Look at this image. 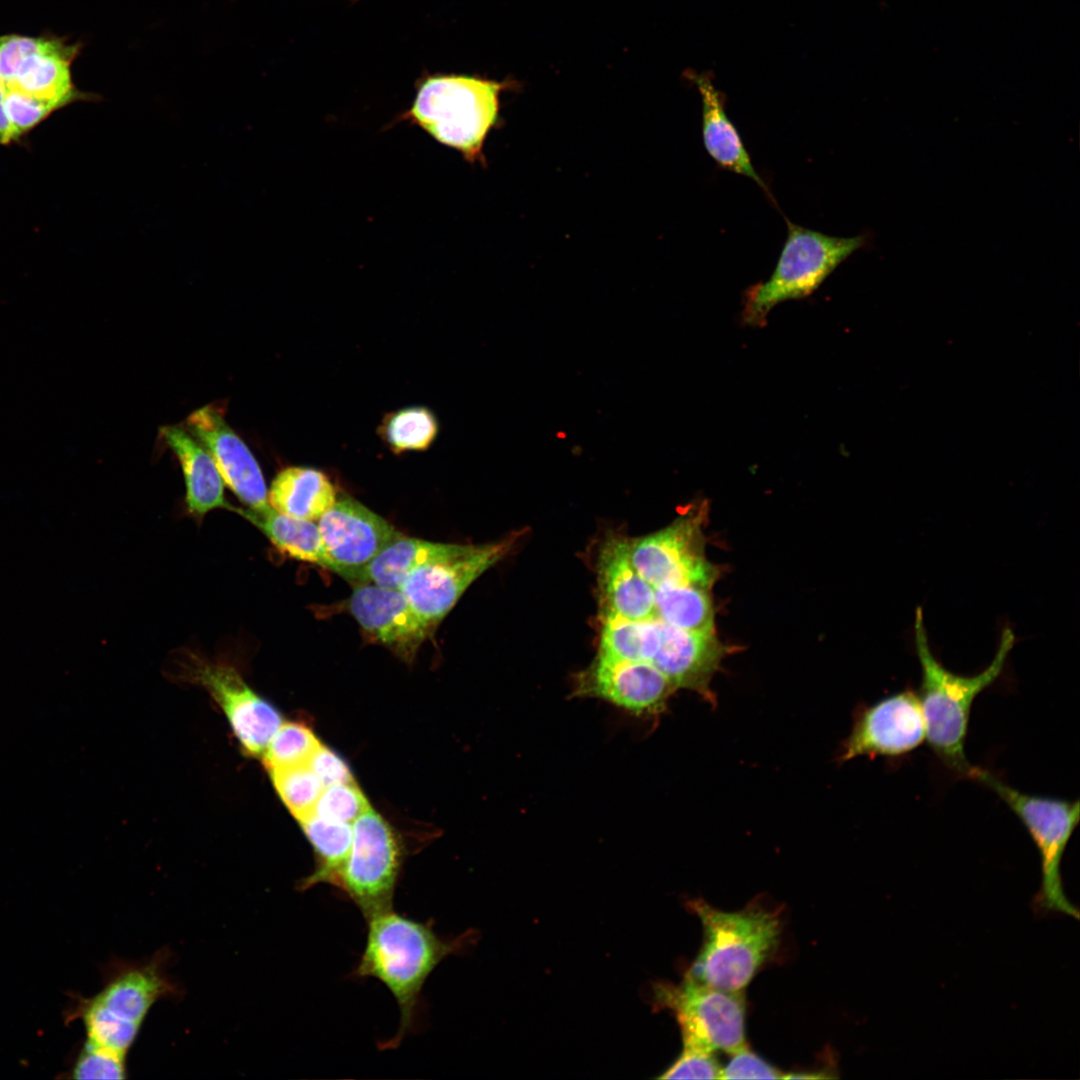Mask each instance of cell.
Returning a JSON list of instances; mask_svg holds the SVG:
<instances>
[{
    "label": "cell",
    "mask_w": 1080,
    "mask_h": 1080,
    "mask_svg": "<svg viewBox=\"0 0 1080 1080\" xmlns=\"http://www.w3.org/2000/svg\"><path fill=\"white\" fill-rule=\"evenodd\" d=\"M82 41L53 32L0 35V144H21L56 112L101 96L81 90L73 65Z\"/></svg>",
    "instance_id": "cell-1"
},
{
    "label": "cell",
    "mask_w": 1080,
    "mask_h": 1080,
    "mask_svg": "<svg viewBox=\"0 0 1080 1080\" xmlns=\"http://www.w3.org/2000/svg\"><path fill=\"white\" fill-rule=\"evenodd\" d=\"M366 920V943L353 974L379 980L394 996L400 1011L399 1029L383 1046L395 1048L413 1024L419 995L429 975L442 960L460 951L471 936L443 939L431 922L413 920L393 908Z\"/></svg>",
    "instance_id": "cell-2"
},
{
    "label": "cell",
    "mask_w": 1080,
    "mask_h": 1080,
    "mask_svg": "<svg viewBox=\"0 0 1080 1080\" xmlns=\"http://www.w3.org/2000/svg\"><path fill=\"white\" fill-rule=\"evenodd\" d=\"M1015 640L1013 631L1006 627L992 662L976 675H959L946 669L934 657L922 608L916 609L914 642L921 667L918 697L925 719L926 739L948 768L968 778L976 768L967 760L964 749L972 704L1000 676Z\"/></svg>",
    "instance_id": "cell-3"
},
{
    "label": "cell",
    "mask_w": 1080,
    "mask_h": 1080,
    "mask_svg": "<svg viewBox=\"0 0 1080 1080\" xmlns=\"http://www.w3.org/2000/svg\"><path fill=\"white\" fill-rule=\"evenodd\" d=\"M688 906L700 919L704 941L686 977L725 990H743L778 945L779 913L759 903L734 912L716 909L702 899Z\"/></svg>",
    "instance_id": "cell-4"
},
{
    "label": "cell",
    "mask_w": 1080,
    "mask_h": 1080,
    "mask_svg": "<svg viewBox=\"0 0 1080 1080\" xmlns=\"http://www.w3.org/2000/svg\"><path fill=\"white\" fill-rule=\"evenodd\" d=\"M503 84L468 75L436 74L417 86L411 107L399 116L471 164L484 162L483 146L499 114Z\"/></svg>",
    "instance_id": "cell-5"
},
{
    "label": "cell",
    "mask_w": 1080,
    "mask_h": 1080,
    "mask_svg": "<svg viewBox=\"0 0 1080 1080\" xmlns=\"http://www.w3.org/2000/svg\"><path fill=\"white\" fill-rule=\"evenodd\" d=\"M785 220L787 238L773 273L767 281L759 282L745 292L742 315L749 325H763L771 309L783 301L812 294L869 240L866 234L835 237Z\"/></svg>",
    "instance_id": "cell-6"
},
{
    "label": "cell",
    "mask_w": 1080,
    "mask_h": 1080,
    "mask_svg": "<svg viewBox=\"0 0 1080 1080\" xmlns=\"http://www.w3.org/2000/svg\"><path fill=\"white\" fill-rule=\"evenodd\" d=\"M972 779L989 787L1007 804L1036 844L1041 857L1042 904L1049 910L1078 918V910L1063 891L1060 864L1079 822V802L1023 793L978 767Z\"/></svg>",
    "instance_id": "cell-7"
},
{
    "label": "cell",
    "mask_w": 1080,
    "mask_h": 1080,
    "mask_svg": "<svg viewBox=\"0 0 1080 1080\" xmlns=\"http://www.w3.org/2000/svg\"><path fill=\"white\" fill-rule=\"evenodd\" d=\"M658 1001L675 1012L683 1043L730 1055L747 1046L743 990L731 991L688 977L679 986L659 985Z\"/></svg>",
    "instance_id": "cell-8"
},
{
    "label": "cell",
    "mask_w": 1080,
    "mask_h": 1080,
    "mask_svg": "<svg viewBox=\"0 0 1080 1080\" xmlns=\"http://www.w3.org/2000/svg\"><path fill=\"white\" fill-rule=\"evenodd\" d=\"M186 682L207 690L249 757L261 758L270 740L283 723L279 711L256 693L231 664L188 654L180 672Z\"/></svg>",
    "instance_id": "cell-9"
},
{
    "label": "cell",
    "mask_w": 1080,
    "mask_h": 1080,
    "mask_svg": "<svg viewBox=\"0 0 1080 1080\" xmlns=\"http://www.w3.org/2000/svg\"><path fill=\"white\" fill-rule=\"evenodd\" d=\"M352 824L351 849L339 888L367 918L393 908L401 848L391 826L372 808Z\"/></svg>",
    "instance_id": "cell-10"
},
{
    "label": "cell",
    "mask_w": 1080,
    "mask_h": 1080,
    "mask_svg": "<svg viewBox=\"0 0 1080 1080\" xmlns=\"http://www.w3.org/2000/svg\"><path fill=\"white\" fill-rule=\"evenodd\" d=\"M703 515V511L687 513L654 534L628 542L633 567L651 586L712 588L718 570L705 556Z\"/></svg>",
    "instance_id": "cell-11"
},
{
    "label": "cell",
    "mask_w": 1080,
    "mask_h": 1080,
    "mask_svg": "<svg viewBox=\"0 0 1080 1080\" xmlns=\"http://www.w3.org/2000/svg\"><path fill=\"white\" fill-rule=\"evenodd\" d=\"M519 536L511 534L488 544H466L454 555L418 567L400 590L418 615L434 627L477 578L509 554Z\"/></svg>",
    "instance_id": "cell-12"
},
{
    "label": "cell",
    "mask_w": 1080,
    "mask_h": 1080,
    "mask_svg": "<svg viewBox=\"0 0 1080 1080\" xmlns=\"http://www.w3.org/2000/svg\"><path fill=\"white\" fill-rule=\"evenodd\" d=\"M925 739L926 725L918 694L908 689L858 714L839 759L897 757L913 751Z\"/></svg>",
    "instance_id": "cell-13"
},
{
    "label": "cell",
    "mask_w": 1080,
    "mask_h": 1080,
    "mask_svg": "<svg viewBox=\"0 0 1080 1080\" xmlns=\"http://www.w3.org/2000/svg\"><path fill=\"white\" fill-rule=\"evenodd\" d=\"M676 688L649 662L598 655L577 677L575 694L607 701L640 717L665 711Z\"/></svg>",
    "instance_id": "cell-14"
},
{
    "label": "cell",
    "mask_w": 1080,
    "mask_h": 1080,
    "mask_svg": "<svg viewBox=\"0 0 1080 1080\" xmlns=\"http://www.w3.org/2000/svg\"><path fill=\"white\" fill-rule=\"evenodd\" d=\"M186 428L208 449L224 483L249 509L269 507L268 489L258 461L223 413L206 405L188 416Z\"/></svg>",
    "instance_id": "cell-15"
},
{
    "label": "cell",
    "mask_w": 1080,
    "mask_h": 1080,
    "mask_svg": "<svg viewBox=\"0 0 1080 1080\" xmlns=\"http://www.w3.org/2000/svg\"><path fill=\"white\" fill-rule=\"evenodd\" d=\"M317 522L336 573L346 580L402 535L384 518L344 495Z\"/></svg>",
    "instance_id": "cell-16"
},
{
    "label": "cell",
    "mask_w": 1080,
    "mask_h": 1080,
    "mask_svg": "<svg viewBox=\"0 0 1080 1080\" xmlns=\"http://www.w3.org/2000/svg\"><path fill=\"white\" fill-rule=\"evenodd\" d=\"M348 609L370 640L405 661L415 657L433 628L418 615L400 589L358 583L349 598Z\"/></svg>",
    "instance_id": "cell-17"
},
{
    "label": "cell",
    "mask_w": 1080,
    "mask_h": 1080,
    "mask_svg": "<svg viewBox=\"0 0 1080 1080\" xmlns=\"http://www.w3.org/2000/svg\"><path fill=\"white\" fill-rule=\"evenodd\" d=\"M168 958L167 951H160L144 962L112 963L103 989L88 1001L117 1019L142 1026L157 1001L178 993L167 974Z\"/></svg>",
    "instance_id": "cell-18"
},
{
    "label": "cell",
    "mask_w": 1080,
    "mask_h": 1080,
    "mask_svg": "<svg viewBox=\"0 0 1080 1080\" xmlns=\"http://www.w3.org/2000/svg\"><path fill=\"white\" fill-rule=\"evenodd\" d=\"M726 653V647L714 633H694L660 620V642L651 664L676 690H691L715 706L711 682Z\"/></svg>",
    "instance_id": "cell-19"
},
{
    "label": "cell",
    "mask_w": 1080,
    "mask_h": 1080,
    "mask_svg": "<svg viewBox=\"0 0 1080 1080\" xmlns=\"http://www.w3.org/2000/svg\"><path fill=\"white\" fill-rule=\"evenodd\" d=\"M598 576L604 613L630 620L656 618L654 587L633 567L627 541L612 538L604 544Z\"/></svg>",
    "instance_id": "cell-20"
},
{
    "label": "cell",
    "mask_w": 1080,
    "mask_h": 1080,
    "mask_svg": "<svg viewBox=\"0 0 1080 1080\" xmlns=\"http://www.w3.org/2000/svg\"><path fill=\"white\" fill-rule=\"evenodd\" d=\"M160 434L176 455L185 480L186 506L196 518L217 508L233 509L224 493L225 483L208 449L187 428L163 426Z\"/></svg>",
    "instance_id": "cell-21"
},
{
    "label": "cell",
    "mask_w": 1080,
    "mask_h": 1080,
    "mask_svg": "<svg viewBox=\"0 0 1080 1080\" xmlns=\"http://www.w3.org/2000/svg\"><path fill=\"white\" fill-rule=\"evenodd\" d=\"M702 100V137L706 152L725 170L752 179L770 197L769 188L756 172L741 136L725 112V96L708 73L691 74Z\"/></svg>",
    "instance_id": "cell-22"
},
{
    "label": "cell",
    "mask_w": 1080,
    "mask_h": 1080,
    "mask_svg": "<svg viewBox=\"0 0 1080 1080\" xmlns=\"http://www.w3.org/2000/svg\"><path fill=\"white\" fill-rule=\"evenodd\" d=\"M466 544L430 542L403 534L383 548L368 564L350 573L347 581L400 589L418 567L454 555Z\"/></svg>",
    "instance_id": "cell-23"
},
{
    "label": "cell",
    "mask_w": 1080,
    "mask_h": 1080,
    "mask_svg": "<svg viewBox=\"0 0 1080 1080\" xmlns=\"http://www.w3.org/2000/svg\"><path fill=\"white\" fill-rule=\"evenodd\" d=\"M336 500V489L331 480L312 467H286L275 476L268 490V503L274 510L314 522Z\"/></svg>",
    "instance_id": "cell-24"
},
{
    "label": "cell",
    "mask_w": 1080,
    "mask_h": 1080,
    "mask_svg": "<svg viewBox=\"0 0 1080 1080\" xmlns=\"http://www.w3.org/2000/svg\"><path fill=\"white\" fill-rule=\"evenodd\" d=\"M238 513L259 529L281 552L296 560L309 562L336 573L318 524L314 521L292 517L274 510L233 507Z\"/></svg>",
    "instance_id": "cell-25"
},
{
    "label": "cell",
    "mask_w": 1080,
    "mask_h": 1080,
    "mask_svg": "<svg viewBox=\"0 0 1080 1080\" xmlns=\"http://www.w3.org/2000/svg\"><path fill=\"white\" fill-rule=\"evenodd\" d=\"M316 856L312 874L301 880L298 888L306 890L327 883L339 888L342 871L352 844V825L321 819L315 815L300 822Z\"/></svg>",
    "instance_id": "cell-26"
},
{
    "label": "cell",
    "mask_w": 1080,
    "mask_h": 1080,
    "mask_svg": "<svg viewBox=\"0 0 1080 1080\" xmlns=\"http://www.w3.org/2000/svg\"><path fill=\"white\" fill-rule=\"evenodd\" d=\"M711 589L693 584H666L654 588L656 617L694 633H714Z\"/></svg>",
    "instance_id": "cell-27"
},
{
    "label": "cell",
    "mask_w": 1080,
    "mask_h": 1080,
    "mask_svg": "<svg viewBox=\"0 0 1080 1080\" xmlns=\"http://www.w3.org/2000/svg\"><path fill=\"white\" fill-rule=\"evenodd\" d=\"M599 654L651 663L660 642V619L630 620L604 613Z\"/></svg>",
    "instance_id": "cell-28"
},
{
    "label": "cell",
    "mask_w": 1080,
    "mask_h": 1080,
    "mask_svg": "<svg viewBox=\"0 0 1080 1080\" xmlns=\"http://www.w3.org/2000/svg\"><path fill=\"white\" fill-rule=\"evenodd\" d=\"M439 433V421L425 406H408L386 414L378 428L384 444L395 454L425 451Z\"/></svg>",
    "instance_id": "cell-29"
},
{
    "label": "cell",
    "mask_w": 1080,
    "mask_h": 1080,
    "mask_svg": "<svg viewBox=\"0 0 1080 1080\" xmlns=\"http://www.w3.org/2000/svg\"><path fill=\"white\" fill-rule=\"evenodd\" d=\"M321 743L311 728L302 722H285L274 734L261 758L266 770L273 771L308 764Z\"/></svg>",
    "instance_id": "cell-30"
},
{
    "label": "cell",
    "mask_w": 1080,
    "mask_h": 1080,
    "mask_svg": "<svg viewBox=\"0 0 1080 1080\" xmlns=\"http://www.w3.org/2000/svg\"><path fill=\"white\" fill-rule=\"evenodd\" d=\"M269 774L281 800L299 822L313 815L324 785L308 764L273 770Z\"/></svg>",
    "instance_id": "cell-31"
},
{
    "label": "cell",
    "mask_w": 1080,
    "mask_h": 1080,
    "mask_svg": "<svg viewBox=\"0 0 1080 1080\" xmlns=\"http://www.w3.org/2000/svg\"><path fill=\"white\" fill-rule=\"evenodd\" d=\"M76 1016L86 1029L87 1041L126 1056L141 1026L117 1019L87 999L79 1001Z\"/></svg>",
    "instance_id": "cell-32"
},
{
    "label": "cell",
    "mask_w": 1080,
    "mask_h": 1080,
    "mask_svg": "<svg viewBox=\"0 0 1080 1080\" xmlns=\"http://www.w3.org/2000/svg\"><path fill=\"white\" fill-rule=\"evenodd\" d=\"M370 808L355 782L324 787L313 815L328 821L352 824Z\"/></svg>",
    "instance_id": "cell-33"
},
{
    "label": "cell",
    "mask_w": 1080,
    "mask_h": 1080,
    "mask_svg": "<svg viewBox=\"0 0 1080 1080\" xmlns=\"http://www.w3.org/2000/svg\"><path fill=\"white\" fill-rule=\"evenodd\" d=\"M74 1079H125L126 1056L86 1040L72 1068Z\"/></svg>",
    "instance_id": "cell-34"
},
{
    "label": "cell",
    "mask_w": 1080,
    "mask_h": 1080,
    "mask_svg": "<svg viewBox=\"0 0 1080 1080\" xmlns=\"http://www.w3.org/2000/svg\"><path fill=\"white\" fill-rule=\"evenodd\" d=\"M721 1066L712 1051L683 1043L677 1060L659 1076L662 1079H720Z\"/></svg>",
    "instance_id": "cell-35"
},
{
    "label": "cell",
    "mask_w": 1080,
    "mask_h": 1080,
    "mask_svg": "<svg viewBox=\"0 0 1080 1080\" xmlns=\"http://www.w3.org/2000/svg\"><path fill=\"white\" fill-rule=\"evenodd\" d=\"M720 1079H784L785 1074L751 1052L747 1046L731 1054Z\"/></svg>",
    "instance_id": "cell-36"
},
{
    "label": "cell",
    "mask_w": 1080,
    "mask_h": 1080,
    "mask_svg": "<svg viewBox=\"0 0 1080 1080\" xmlns=\"http://www.w3.org/2000/svg\"><path fill=\"white\" fill-rule=\"evenodd\" d=\"M308 765L324 787L355 782L345 761L322 744L314 752Z\"/></svg>",
    "instance_id": "cell-37"
}]
</instances>
